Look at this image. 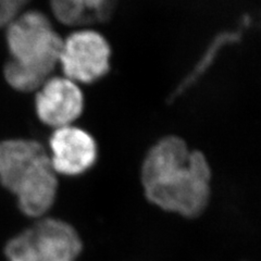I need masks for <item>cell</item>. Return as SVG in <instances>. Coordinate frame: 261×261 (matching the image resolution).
I'll use <instances>...</instances> for the list:
<instances>
[{"instance_id": "obj_1", "label": "cell", "mask_w": 261, "mask_h": 261, "mask_svg": "<svg viewBox=\"0 0 261 261\" xmlns=\"http://www.w3.org/2000/svg\"><path fill=\"white\" fill-rule=\"evenodd\" d=\"M211 167L200 150L184 138L167 135L147 151L141 181L147 199L157 207L186 218H196L208 206Z\"/></svg>"}, {"instance_id": "obj_2", "label": "cell", "mask_w": 261, "mask_h": 261, "mask_svg": "<svg viewBox=\"0 0 261 261\" xmlns=\"http://www.w3.org/2000/svg\"><path fill=\"white\" fill-rule=\"evenodd\" d=\"M6 35L11 56L5 65L7 82L19 92L37 91L59 67L62 37L39 11L20 13Z\"/></svg>"}, {"instance_id": "obj_3", "label": "cell", "mask_w": 261, "mask_h": 261, "mask_svg": "<svg viewBox=\"0 0 261 261\" xmlns=\"http://www.w3.org/2000/svg\"><path fill=\"white\" fill-rule=\"evenodd\" d=\"M0 183L15 196L23 214L33 218L51 208L58 191L48 150L32 140L0 143Z\"/></svg>"}, {"instance_id": "obj_4", "label": "cell", "mask_w": 261, "mask_h": 261, "mask_svg": "<svg viewBox=\"0 0 261 261\" xmlns=\"http://www.w3.org/2000/svg\"><path fill=\"white\" fill-rule=\"evenodd\" d=\"M82 241L74 227L58 219H42L8 242V261H75Z\"/></svg>"}, {"instance_id": "obj_5", "label": "cell", "mask_w": 261, "mask_h": 261, "mask_svg": "<svg viewBox=\"0 0 261 261\" xmlns=\"http://www.w3.org/2000/svg\"><path fill=\"white\" fill-rule=\"evenodd\" d=\"M111 56V46L101 33L77 29L62 38L59 67L63 76L76 84H93L110 72Z\"/></svg>"}, {"instance_id": "obj_6", "label": "cell", "mask_w": 261, "mask_h": 261, "mask_svg": "<svg viewBox=\"0 0 261 261\" xmlns=\"http://www.w3.org/2000/svg\"><path fill=\"white\" fill-rule=\"evenodd\" d=\"M84 106L81 85L63 75L51 76L36 91L37 117L54 129L74 124L83 113Z\"/></svg>"}, {"instance_id": "obj_7", "label": "cell", "mask_w": 261, "mask_h": 261, "mask_svg": "<svg viewBox=\"0 0 261 261\" xmlns=\"http://www.w3.org/2000/svg\"><path fill=\"white\" fill-rule=\"evenodd\" d=\"M48 153L57 175L77 176L95 166L98 145L91 133L73 124L54 129Z\"/></svg>"}, {"instance_id": "obj_8", "label": "cell", "mask_w": 261, "mask_h": 261, "mask_svg": "<svg viewBox=\"0 0 261 261\" xmlns=\"http://www.w3.org/2000/svg\"><path fill=\"white\" fill-rule=\"evenodd\" d=\"M116 0H50L55 19L65 27L85 29L111 18Z\"/></svg>"}, {"instance_id": "obj_9", "label": "cell", "mask_w": 261, "mask_h": 261, "mask_svg": "<svg viewBox=\"0 0 261 261\" xmlns=\"http://www.w3.org/2000/svg\"><path fill=\"white\" fill-rule=\"evenodd\" d=\"M247 25L248 20L245 18L239 30L222 32L212 39V42L207 47L205 54L201 56V58L198 60V62L194 65L193 70L184 77V80H182L181 83L176 86L175 91L171 94L170 100H176L178 97H181L184 93L189 91L192 86L197 83V82L206 74L208 69L212 67V64L215 63V60L218 58L220 53L223 50V48H225L228 45H233L234 43L240 42L243 35V31H245Z\"/></svg>"}, {"instance_id": "obj_10", "label": "cell", "mask_w": 261, "mask_h": 261, "mask_svg": "<svg viewBox=\"0 0 261 261\" xmlns=\"http://www.w3.org/2000/svg\"><path fill=\"white\" fill-rule=\"evenodd\" d=\"M30 0H0V28L7 27L22 13Z\"/></svg>"}]
</instances>
